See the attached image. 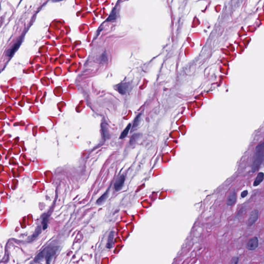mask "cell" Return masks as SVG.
Segmentation results:
<instances>
[{"label": "cell", "instance_id": "ba28073f", "mask_svg": "<svg viewBox=\"0 0 264 264\" xmlns=\"http://www.w3.org/2000/svg\"><path fill=\"white\" fill-rule=\"evenodd\" d=\"M129 88V85L127 83H125V84H122L119 86L118 88V91L122 95H125L127 92V90Z\"/></svg>", "mask_w": 264, "mask_h": 264}, {"label": "cell", "instance_id": "3957f363", "mask_svg": "<svg viewBox=\"0 0 264 264\" xmlns=\"http://www.w3.org/2000/svg\"><path fill=\"white\" fill-rule=\"evenodd\" d=\"M259 218V211L257 209H254L250 214L249 219L248 220V227L252 226L255 223Z\"/></svg>", "mask_w": 264, "mask_h": 264}, {"label": "cell", "instance_id": "e0dca14e", "mask_svg": "<svg viewBox=\"0 0 264 264\" xmlns=\"http://www.w3.org/2000/svg\"><path fill=\"white\" fill-rule=\"evenodd\" d=\"M231 263L232 264H237V263H238V257H233L232 260H231Z\"/></svg>", "mask_w": 264, "mask_h": 264}, {"label": "cell", "instance_id": "8fae6325", "mask_svg": "<svg viewBox=\"0 0 264 264\" xmlns=\"http://www.w3.org/2000/svg\"><path fill=\"white\" fill-rule=\"evenodd\" d=\"M114 238V232H112L110 233V236L108 237L107 244L106 245V247H107V248L110 249V248H112L113 247Z\"/></svg>", "mask_w": 264, "mask_h": 264}, {"label": "cell", "instance_id": "d6986e66", "mask_svg": "<svg viewBox=\"0 0 264 264\" xmlns=\"http://www.w3.org/2000/svg\"><path fill=\"white\" fill-rule=\"evenodd\" d=\"M53 1H56V2H58V1H62V0H52Z\"/></svg>", "mask_w": 264, "mask_h": 264}, {"label": "cell", "instance_id": "9c48e42d", "mask_svg": "<svg viewBox=\"0 0 264 264\" xmlns=\"http://www.w3.org/2000/svg\"><path fill=\"white\" fill-rule=\"evenodd\" d=\"M264 173L263 172L259 173V174L257 175L256 179L254 180V183H253V186H259L263 182V181L264 179Z\"/></svg>", "mask_w": 264, "mask_h": 264}, {"label": "cell", "instance_id": "5b68a950", "mask_svg": "<svg viewBox=\"0 0 264 264\" xmlns=\"http://www.w3.org/2000/svg\"><path fill=\"white\" fill-rule=\"evenodd\" d=\"M125 181V177L123 175H121L120 176L115 183V189L116 191L119 192L122 189V187L124 185Z\"/></svg>", "mask_w": 264, "mask_h": 264}, {"label": "cell", "instance_id": "5bb4252c", "mask_svg": "<svg viewBox=\"0 0 264 264\" xmlns=\"http://www.w3.org/2000/svg\"><path fill=\"white\" fill-rule=\"evenodd\" d=\"M140 116L141 115H138L137 116V117L135 118V119L134 120V125H133V130L134 129H135L136 127H137L138 126V124L140 122Z\"/></svg>", "mask_w": 264, "mask_h": 264}, {"label": "cell", "instance_id": "7c38bea8", "mask_svg": "<svg viewBox=\"0 0 264 264\" xmlns=\"http://www.w3.org/2000/svg\"><path fill=\"white\" fill-rule=\"evenodd\" d=\"M131 127V124H129L127 125V127H126V129L121 133V136L120 137V139H123L126 136H127V134H128L129 131L130 130Z\"/></svg>", "mask_w": 264, "mask_h": 264}, {"label": "cell", "instance_id": "9a60e30c", "mask_svg": "<svg viewBox=\"0 0 264 264\" xmlns=\"http://www.w3.org/2000/svg\"><path fill=\"white\" fill-rule=\"evenodd\" d=\"M40 233H41V228L39 227H38L37 229H36V231H35L34 234L32 235V239L33 238H35L36 237L38 236V235Z\"/></svg>", "mask_w": 264, "mask_h": 264}, {"label": "cell", "instance_id": "4fadbf2b", "mask_svg": "<svg viewBox=\"0 0 264 264\" xmlns=\"http://www.w3.org/2000/svg\"><path fill=\"white\" fill-rule=\"evenodd\" d=\"M45 251H46V249H45L43 251L41 252L40 253L38 254V255L36 257V259H35V262H36V263L39 262L41 259H43V257L45 255Z\"/></svg>", "mask_w": 264, "mask_h": 264}, {"label": "cell", "instance_id": "30bf717a", "mask_svg": "<svg viewBox=\"0 0 264 264\" xmlns=\"http://www.w3.org/2000/svg\"><path fill=\"white\" fill-rule=\"evenodd\" d=\"M108 196H109V190H107L106 192H105L101 197H100V198L98 199L97 201V203L98 205L103 204L106 201V200L108 197Z\"/></svg>", "mask_w": 264, "mask_h": 264}, {"label": "cell", "instance_id": "7a4b0ae2", "mask_svg": "<svg viewBox=\"0 0 264 264\" xmlns=\"http://www.w3.org/2000/svg\"><path fill=\"white\" fill-rule=\"evenodd\" d=\"M22 38H20L17 40V41H16L8 50L7 53H6V55L8 57H12L15 54V53L17 51L18 49H19V47H20V45L22 43Z\"/></svg>", "mask_w": 264, "mask_h": 264}, {"label": "cell", "instance_id": "2e32d148", "mask_svg": "<svg viewBox=\"0 0 264 264\" xmlns=\"http://www.w3.org/2000/svg\"><path fill=\"white\" fill-rule=\"evenodd\" d=\"M47 217H45L43 218V229H46L47 227Z\"/></svg>", "mask_w": 264, "mask_h": 264}, {"label": "cell", "instance_id": "52a82bcc", "mask_svg": "<svg viewBox=\"0 0 264 264\" xmlns=\"http://www.w3.org/2000/svg\"><path fill=\"white\" fill-rule=\"evenodd\" d=\"M237 194L236 192L234 190L231 193L229 196L227 198V204L229 206H232L235 203L236 201Z\"/></svg>", "mask_w": 264, "mask_h": 264}, {"label": "cell", "instance_id": "6da1fadb", "mask_svg": "<svg viewBox=\"0 0 264 264\" xmlns=\"http://www.w3.org/2000/svg\"><path fill=\"white\" fill-rule=\"evenodd\" d=\"M264 160V145L262 144L257 147L254 154L251 171L253 173L259 169Z\"/></svg>", "mask_w": 264, "mask_h": 264}, {"label": "cell", "instance_id": "ac0fdd59", "mask_svg": "<svg viewBox=\"0 0 264 264\" xmlns=\"http://www.w3.org/2000/svg\"><path fill=\"white\" fill-rule=\"evenodd\" d=\"M248 192L247 190H244V192H242L241 194V197L242 198H244V197H246L247 195H248Z\"/></svg>", "mask_w": 264, "mask_h": 264}, {"label": "cell", "instance_id": "277c9868", "mask_svg": "<svg viewBox=\"0 0 264 264\" xmlns=\"http://www.w3.org/2000/svg\"><path fill=\"white\" fill-rule=\"evenodd\" d=\"M259 246V239L257 237H254L250 239L249 242L247 243V249L250 251H253L257 249V248Z\"/></svg>", "mask_w": 264, "mask_h": 264}, {"label": "cell", "instance_id": "8992f818", "mask_svg": "<svg viewBox=\"0 0 264 264\" xmlns=\"http://www.w3.org/2000/svg\"><path fill=\"white\" fill-rule=\"evenodd\" d=\"M55 251L52 248H47L45 251V259L47 263H51V261L55 254Z\"/></svg>", "mask_w": 264, "mask_h": 264}]
</instances>
